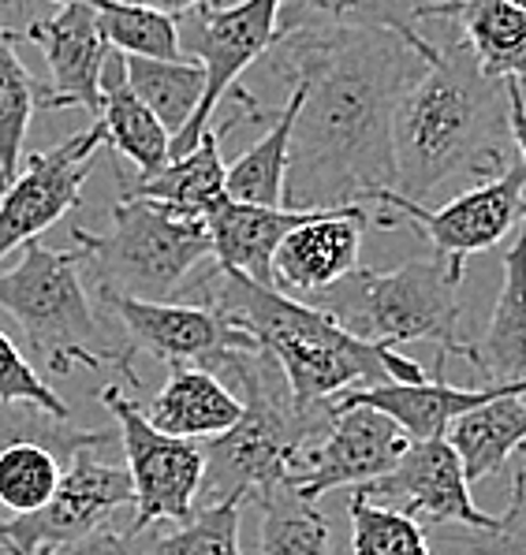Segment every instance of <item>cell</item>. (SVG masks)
Masks as SVG:
<instances>
[{"mask_svg": "<svg viewBox=\"0 0 526 555\" xmlns=\"http://www.w3.org/2000/svg\"><path fill=\"white\" fill-rule=\"evenodd\" d=\"M124 67H127V82L131 90L146 101V108L154 113L165 131L180 134L187 124H191L194 108L202 105V93H206V67L198 60H157V56H127L124 53Z\"/></svg>", "mask_w": 526, "mask_h": 555, "instance_id": "4316f807", "label": "cell"}, {"mask_svg": "<svg viewBox=\"0 0 526 555\" xmlns=\"http://www.w3.org/2000/svg\"><path fill=\"white\" fill-rule=\"evenodd\" d=\"M98 119L105 124V139L113 142V150L131 160V165L139 168V176H154L168 165L172 134H168L165 124L150 113L146 101L131 90L120 49H108L105 67H101Z\"/></svg>", "mask_w": 526, "mask_h": 555, "instance_id": "44dd1931", "label": "cell"}, {"mask_svg": "<svg viewBox=\"0 0 526 555\" xmlns=\"http://www.w3.org/2000/svg\"><path fill=\"white\" fill-rule=\"evenodd\" d=\"M299 30H393L422 56L434 53L411 0H280L277 38Z\"/></svg>", "mask_w": 526, "mask_h": 555, "instance_id": "7402d4cb", "label": "cell"}, {"mask_svg": "<svg viewBox=\"0 0 526 555\" xmlns=\"http://www.w3.org/2000/svg\"><path fill=\"white\" fill-rule=\"evenodd\" d=\"M261 503V555H329V522L318 507L299 500L292 485L266 492Z\"/></svg>", "mask_w": 526, "mask_h": 555, "instance_id": "f1b7e54d", "label": "cell"}, {"mask_svg": "<svg viewBox=\"0 0 526 555\" xmlns=\"http://www.w3.org/2000/svg\"><path fill=\"white\" fill-rule=\"evenodd\" d=\"M370 503L403 511L411 518H429L437 526H463V529H493L497 515H486L471 500V481L448 437L437 440H411L400 463L377 481L359 485Z\"/></svg>", "mask_w": 526, "mask_h": 555, "instance_id": "5bb4252c", "label": "cell"}, {"mask_svg": "<svg viewBox=\"0 0 526 555\" xmlns=\"http://www.w3.org/2000/svg\"><path fill=\"white\" fill-rule=\"evenodd\" d=\"M235 127V119L220 127H209L198 139V146L183 157H172L161 172L139 176L134 183H124V191L139 198L165 202L168 209H180L187 217H202L224 198V160H220V139Z\"/></svg>", "mask_w": 526, "mask_h": 555, "instance_id": "cb8c5ba5", "label": "cell"}, {"mask_svg": "<svg viewBox=\"0 0 526 555\" xmlns=\"http://www.w3.org/2000/svg\"><path fill=\"white\" fill-rule=\"evenodd\" d=\"M27 41L41 49L49 64V82L41 87L38 108H82L98 119L101 113V67L108 41L87 0H61V12L30 23Z\"/></svg>", "mask_w": 526, "mask_h": 555, "instance_id": "9a60e30c", "label": "cell"}, {"mask_svg": "<svg viewBox=\"0 0 526 555\" xmlns=\"http://www.w3.org/2000/svg\"><path fill=\"white\" fill-rule=\"evenodd\" d=\"M295 108H299V93L292 90L287 93V105L269 124V131L243 157H235L224 168V194L232 202L284 209V179H287V150H292Z\"/></svg>", "mask_w": 526, "mask_h": 555, "instance_id": "484cf974", "label": "cell"}, {"mask_svg": "<svg viewBox=\"0 0 526 555\" xmlns=\"http://www.w3.org/2000/svg\"><path fill=\"white\" fill-rule=\"evenodd\" d=\"M4 555H15V552H4Z\"/></svg>", "mask_w": 526, "mask_h": 555, "instance_id": "b9f144b4", "label": "cell"}, {"mask_svg": "<svg viewBox=\"0 0 526 555\" xmlns=\"http://www.w3.org/2000/svg\"><path fill=\"white\" fill-rule=\"evenodd\" d=\"M508 4H515V8H523V12H526V0H508Z\"/></svg>", "mask_w": 526, "mask_h": 555, "instance_id": "60d3db41", "label": "cell"}, {"mask_svg": "<svg viewBox=\"0 0 526 555\" xmlns=\"http://www.w3.org/2000/svg\"><path fill=\"white\" fill-rule=\"evenodd\" d=\"M504 90H508V127H512V146L519 150V160L526 168V98L519 90V82L504 79Z\"/></svg>", "mask_w": 526, "mask_h": 555, "instance_id": "8d00e7d4", "label": "cell"}, {"mask_svg": "<svg viewBox=\"0 0 526 555\" xmlns=\"http://www.w3.org/2000/svg\"><path fill=\"white\" fill-rule=\"evenodd\" d=\"M72 238L98 292H120L146 302H172L214 258L206 220L131 191H124L108 212V232L75 228Z\"/></svg>", "mask_w": 526, "mask_h": 555, "instance_id": "5b68a950", "label": "cell"}, {"mask_svg": "<svg viewBox=\"0 0 526 555\" xmlns=\"http://www.w3.org/2000/svg\"><path fill=\"white\" fill-rule=\"evenodd\" d=\"M466 362L478 370L482 384L526 380V217L515 243L504 250V280L482 339L466 344Z\"/></svg>", "mask_w": 526, "mask_h": 555, "instance_id": "d6986e66", "label": "cell"}, {"mask_svg": "<svg viewBox=\"0 0 526 555\" xmlns=\"http://www.w3.org/2000/svg\"><path fill=\"white\" fill-rule=\"evenodd\" d=\"M318 209H269V205L232 202L224 194L206 212V232L214 243V261L228 272L254 280V284H273V254L280 238L295 224ZM277 287V284H273Z\"/></svg>", "mask_w": 526, "mask_h": 555, "instance_id": "ac0fdd59", "label": "cell"}, {"mask_svg": "<svg viewBox=\"0 0 526 555\" xmlns=\"http://www.w3.org/2000/svg\"><path fill=\"white\" fill-rule=\"evenodd\" d=\"M41 82L27 72L15 53V30L0 23V168L15 179L23 157V142L30 131V116L38 113Z\"/></svg>", "mask_w": 526, "mask_h": 555, "instance_id": "83f0119b", "label": "cell"}, {"mask_svg": "<svg viewBox=\"0 0 526 555\" xmlns=\"http://www.w3.org/2000/svg\"><path fill=\"white\" fill-rule=\"evenodd\" d=\"M146 422L168 437L209 440L232 429L243 414V399L217 380V373L198 365H172L161 391L142 406Z\"/></svg>", "mask_w": 526, "mask_h": 555, "instance_id": "ffe728a7", "label": "cell"}, {"mask_svg": "<svg viewBox=\"0 0 526 555\" xmlns=\"http://www.w3.org/2000/svg\"><path fill=\"white\" fill-rule=\"evenodd\" d=\"M131 4H146V8H154V12L180 15V12H187V8L202 4V0H131Z\"/></svg>", "mask_w": 526, "mask_h": 555, "instance_id": "74e56055", "label": "cell"}, {"mask_svg": "<svg viewBox=\"0 0 526 555\" xmlns=\"http://www.w3.org/2000/svg\"><path fill=\"white\" fill-rule=\"evenodd\" d=\"M105 310L116 313L131 362L134 354L157 358L165 365H198L209 373H232L243 351H258L254 336L240 328L214 302H146L120 292H98Z\"/></svg>", "mask_w": 526, "mask_h": 555, "instance_id": "30bf717a", "label": "cell"}, {"mask_svg": "<svg viewBox=\"0 0 526 555\" xmlns=\"http://www.w3.org/2000/svg\"><path fill=\"white\" fill-rule=\"evenodd\" d=\"M434 20H452L489 79L519 82L526 98V12L508 0H460Z\"/></svg>", "mask_w": 526, "mask_h": 555, "instance_id": "603a6c76", "label": "cell"}, {"mask_svg": "<svg viewBox=\"0 0 526 555\" xmlns=\"http://www.w3.org/2000/svg\"><path fill=\"white\" fill-rule=\"evenodd\" d=\"M198 284L202 302L224 310L240 328L251 332L258 351L273 358L299 406H325L351 388L426 380V370L400 354V347L351 336L325 310L284 295L273 284H254L220 264L214 272H202Z\"/></svg>", "mask_w": 526, "mask_h": 555, "instance_id": "3957f363", "label": "cell"}, {"mask_svg": "<svg viewBox=\"0 0 526 555\" xmlns=\"http://www.w3.org/2000/svg\"><path fill=\"white\" fill-rule=\"evenodd\" d=\"M393 146L396 191L422 205L445 186L463 179L482 183L512 165L504 79L482 72L456 23L445 41L434 38L426 67L400 98Z\"/></svg>", "mask_w": 526, "mask_h": 555, "instance_id": "7a4b0ae2", "label": "cell"}, {"mask_svg": "<svg viewBox=\"0 0 526 555\" xmlns=\"http://www.w3.org/2000/svg\"><path fill=\"white\" fill-rule=\"evenodd\" d=\"M497 396H526V380L515 384H478V388H456L445 380V354L437 362V377L434 380H419V384H373V388H351L344 396H336L333 403L341 406H373L385 410L388 417L407 429L411 440H437L448 433V425L456 422L466 410L489 403Z\"/></svg>", "mask_w": 526, "mask_h": 555, "instance_id": "e0dca14e", "label": "cell"}, {"mask_svg": "<svg viewBox=\"0 0 526 555\" xmlns=\"http://www.w3.org/2000/svg\"><path fill=\"white\" fill-rule=\"evenodd\" d=\"M414 4V12H419V20L426 23V20H434L437 12H445L448 4H460V0H411Z\"/></svg>", "mask_w": 526, "mask_h": 555, "instance_id": "f35d334b", "label": "cell"}, {"mask_svg": "<svg viewBox=\"0 0 526 555\" xmlns=\"http://www.w3.org/2000/svg\"><path fill=\"white\" fill-rule=\"evenodd\" d=\"M8 183H12V176H8V172H4V168H0V194H4V191H8Z\"/></svg>", "mask_w": 526, "mask_h": 555, "instance_id": "ab89813d", "label": "cell"}, {"mask_svg": "<svg viewBox=\"0 0 526 555\" xmlns=\"http://www.w3.org/2000/svg\"><path fill=\"white\" fill-rule=\"evenodd\" d=\"M370 224L367 205L318 209L280 238L273 254V284L284 295L307 298L325 292L351 269H359L362 232Z\"/></svg>", "mask_w": 526, "mask_h": 555, "instance_id": "2e32d148", "label": "cell"}, {"mask_svg": "<svg viewBox=\"0 0 526 555\" xmlns=\"http://www.w3.org/2000/svg\"><path fill=\"white\" fill-rule=\"evenodd\" d=\"M243 496L206 503L198 515L183 518L176 529L146 541V555H243L240 548V515Z\"/></svg>", "mask_w": 526, "mask_h": 555, "instance_id": "f546056e", "label": "cell"}, {"mask_svg": "<svg viewBox=\"0 0 526 555\" xmlns=\"http://www.w3.org/2000/svg\"><path fill=\"white\" fill-rule=\"evenodd\" d=\"M64 463L46 443H12L0 451V507L12 515H30L53 500Z\"/></svg>", "mask_w": 526, "mask_h": 555, "instance_id": "4dcf8cb0", "label": "cell"}, {"mask_svg": "<svg viewBox=\"0 0 526 555\" xmlns=\"http://www.w3.org/2000/svg\"><path fill=\"white\" fill-rule=\"evenodd\" d=\"M82 250H49L46 243H23V258L15 269L0 272V310L20 324L23 339L49 373L64 377L75 365L101 370L105 351L98 318L79 276Z\"/></svg>", "mask_w": 526, "mask_h": 555, "instance_id": "52a82bcc", "label": "cell"}, {"mask_svg": "<svg viewBox=\"0 0 526 555\" xmlns=\"http://www.w3.org/2000/svg\"><path fill=\"white\" fill-rule=\"evenodd\" d=\"M347 522H351L355 555H434L426 533L411 515L370 503L362 492H351Z\"/></svg>", "mask_w": 526, "mask_h": 555, "instance_id": "d6a6232c", "label": "cell"}, {"mask_svg": "<svg viewBox=\"0 0 526 555\" xmlns=\"http://www.w3.org/2000/svg\"><path fill=\"white\" fill-rule=\"evenodd\" d=\"M411 448V437L396 417L373 406L333 403L325 433L303 451L299 474L292 477V492L307 503H318L325 492L367 485L385 477Z\"/></svg>", "mask_w": 526, "mask_h": 555, "instance_id": "7c38bea8", "label": "cell"}, {"mask_svg": "<svg viewBox=\"0 0 526 555\" xmlns=\"http://www.w3.org/2000/svg\"><path fill=\"white\" fill-rule=\"evenodd\" d=\"M61 555H146V552H142L139 533L101 522V526H93L87 537H79V541L67 544Z\"/></svg>", "mask_w": 526, "mask_h": 555, "instance_id": "d590c367", "label": "cell"}, {"mask_svg": "<svg viewBox=\"0 0 526 555\" xmlns=\"http://www.w3.org/2000/svg\"><path fill=\"white\" fill-rule=\"evenodd\" d=\"M232 377L243 388V414L232 429L209 437L206 477L198 500L217 503L228 496L261 500L266 492L292 485L303 451L325 433L333 403L299 406L266 351H243L232 362Z\"/></svg>", "mask_w": 526, "mask_h": 555, "instance_id": "277c9868", "label": "cell"}, {"mask_svg": "<svg viewBox=\"0 0 526 555\" xmlns=\"http://www.w3.org/2000/svg\"><path fill=\"white\" fill-rule=\"evenodd\" d=\"M0 403H34L49 414L67 417V403L34 373V365L4 332H0Z\"/></svg>", "mask_w": 526, "mask_h": 555, "instance_id": "836d02e7", "label": "cell"}, {"mask_svg": "<svg viewBox=\"0 0 526 555\" xmlns=\"http://www.w3.org/2000/svg\"><path fill=\"white\" fill-rule=\"evenodd\" d=\"M445 437L456 448V455H460L466 481H486V477L500 474L508 466V459L526 443V399H489V403L456 417Z\"/></svg>", "mask_w": 526, "mask_h": 555, "instance_id": "d4e9b609", "label": "cell"}, {"mask_svg": "<svg viewBox=\"0 0 526 555\" xmlns=\"http://www.w3.org/2000/svg\"><path fill=\"white\" fill-rule=\"evenodd\" d=\"M471 555H526V463L512 477V500L493 529H471L463 537Z\"/></svg>", "mask_w": 526, "mask_h": 555, "instance_id": "e575fe53", "label": "cell"}, {"mask_svg": "<svg viewBox=\"0 0 526 555\" xmlns=\"http://www.w3.org/2000/svg\"><path fill=\"white\" fill-rule=\"evenodd\" d=\"M367 202L385 205L381 224H414V232L426 238L437 250V258L445 261V269L456 280H463L466 258L486 254L512 232L515 224L526 217V168L523 160H512L500 176L482 179L478 186L456 194L445 205H422L403 198L396 186H381L370 191ZM362 202V205H367Z\"/></svg>", "mask_w": 526, "mask_h": 555, "instance_id": "ba28073f", "label": "cell"}, {"mask_svg": "<svg viewBox=\"0 0 526 555\" xmlns=\"http://www.w3.org/2000/svg\"><path fill=\"white\" fill-rule=\"evenodd\" d=\"M105 124L93 119L87 131L72 134L61 146L30 153L23 172L0 194V258L15 246L30 243L72 212L82 198V183L90 179L93 157L105 146Z\"/></svg>", "mask_w": 526, "mask_h": 555, "instance_id": "4fadbf2b", "label": "cell"}, {"mask_svg": "<svg viewBox=\"0 0 526 555\" xmlns=\"http://www.w3.org/2000/svg\"><path fill=\"white\" fill-rule=\"evenodd\" d=\"M101 403L113 410L120 425L127 474L134 485V522L131 533H146L157 522H183L194 515V503L206 477V448L198 440L168 437L146 422L139 403L124 396L116 384L101 388Z\"/></svg>", "mask_w": 526, "mask_h": 555, "instance_id": "9c48e42d", "label": "cell"}, {"mask_svg": "<svg viewBox=\"0 0 526 555\" xmlns=\"http://www.w3.org/2000/svg\"><path fill=\"white\" fill-rule=\"evenodd\" d=\"M101 448H82L64 466L61 485L46 507L30 515L0 518V552L15 555H56L72 541L87 537L93 526L108 522L113 511L134 503V485L127 466L98 455Z\"/></svg>", "mask_w": 526, "mask_h": 555, "instance_id": "8fae6325", "label": "cell"}, {"mask_svg": "<svg viewBox=\"0 0 526 555\" xmlns=\"http://www.w3.org/2000/svg\"><path fill=\"white\" fill-rule=\"evenodd\" d=\"M460 284L445 261H403L393 272L351 269L325 292H313L303 302L318 306L351 336L370 344H437L440 354H463L460 339L463 302Z\"/></svg>", "mask_w": 526, "mask_h": 555, "instance_id": "8992f818", "label": "cell"}, {"mask_svg": "<svg viewBox=\"0 0 526 555\" xmlns=\"http://www.w3.org/2000/svg\"><path fill=\"white\" fill-rule=\"evenodd\" d=\"M269 53L299 93L284 209H344L396 186V108L426 56L393 30H299Z\"/></svg>", "mask_w": 526, "mask_h": 555, "instance_id": "6da1fadb", "label": "cell"}, {"mask_svg": "<svg viewBox=\"0 0 526 555\" xmlns=\"http://www.w3.org/2000/svg\"><path fill=\"white\" fill-rule=\"evenodd\" d=\"M23 440L46 443L67 466L82 448H105L113 437L105 429H79L72 417L49 414V410L34 403H0V451Z\"/></svg>", "mask_w": 526, "mask_h": 555, "instance_id": "1f68e13d", "label": "cell"}]
</instances>
